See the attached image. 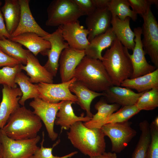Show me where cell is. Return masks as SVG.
<instances>
[{"label":"cell","instance_id":"cell-34","mask_svg":"<svg viewBox=\"0 0 158 158\" xmlns=\"http://www.w3.org/2000/svg\"><path fill=\"white\" fill-rule=\"evenodd\" d=\"M21 64L12 67L4 66L0 69V85H6L12 88L17 87L15 79L17 73L21 71Z\"/></svg>","mask_w":158,"mask_h":158},{"label":"cell","instance_id":"cell-3","mask_svg":"<svg viewBox=\"0 0 158 158\" xmlns=\"http://www.w3.org/2000/svg\"><path fill=\"white\" fill-rule=\"evenodd\" d=\"M42 126L40 118L24 106L20 107L11 115L1 129L12 139L23 140L36 137Z\"/></svg>","mask_w":158,"mask_h":158},{"label":"cell","instance_id":"cell-13","mask_svg":"<svg viewBox=\"0 0 158 158\" xmlns=\"http://www.w3.org/2000/svg\"><path fill=\"white\" fill-rule=\"evenodd\" d=\"M63 37L67 42L70 47L78 50H85L90 44L87 36L89 32L87 29L76 20L59 26Z\"/></svg>","mask_w":158,"mask_h":158},{"label":"cell","instance_id":"cell-17","mask_svg":"<svg viewBox=\"0 0 158 158\" xmlns=\"http://www.w3.org/2000/svg\"><path fill=\"white\" fill-rule=\"evenodd\" d=\"M30 1L19 0L21 11L20 18L18 26L11 37L26 32H32L44 38L50 34L42 29L35 20L30 8Z\"/></svg>","mask_w":158,"mask_h":158},{"label":"cell","instance_id":"cell-35","mask_svg":"<svg viewBox=\"0 0 158 158\" xmlns=\"http://www.w3.org/2000/svg\"><path fill=\"white\" fill-rule=\"evenodd\" d=\"M44 141V133H42V140L41 143L40 147H38L31 158H70L78 153L77 151L72 152L69 154L62 156H55L52 154V152L54 147L59 142L58 141L52 147H44L43 143Z\"/></svg>","mask_w":158,"mask_h":158},{"label":"cell","instance_id":"cell-18","mask_svg":"<svg viewBox=\"0 0 158 158\" xmlns=\"http://www.w3.org/2000/svg\"><path fill=\"white\" fill-rule=\"evenodd\" d=\"M21 68L30 77L29 80L32 83H53L54 76L52 74L40 64L37 58L30 51L27 54L26 65L21 64Z\"/></svg>","mask_w":158,"mask_h":158},{"label":"cell","instance_id":"cell-43","mask_svg":"<svg viewBox=\"0 0 158 158\" xmlns=\"http://www.w3.org/2000/svg\"><path fill=\"white\" fill-rule=\"evenodd\" d=\"M152 123L155 127L158 128V117L157 116Z\"/></svg>","mask_w":158,"mask_h":158},{"label":"cell","instance_id":"cell-33","mask_svg":"<svg viewBox=\"0 0 158 158\" xmlns=\"http://www.w3.org/2000/svg\"><path fill=\"white\" fill-rule=\"evenodd\" d=\"M140 111L135 105L122 107L111 114L106 120L105 124L107 123H121L128 121Z\"/></svg>","mask_w":158,"mask_h":158},{"label":"cell","instance_id":"cell-26","mask_svg":"<svg viewBox=\"0 0 158 158\" xmlns=\"http://www.w3.org/2000/svg\"><path fill=\"white\" fill-rule=\"evenodd\" d=\"M120 106L117 104H108L103 99L100 100L94 106L97 113L93 115L89 121L84 123V125L89 128H101L107 119L118 110Z\"/></svg>","mask_w":158,"mask_h":158},{"label":"cell","instance_id":"cell-36","mask_svg":"<svg viewBox=\"0 0 158 158\" xmlns=\"http://www.w3.org/2000/svg\"><path fill=\"white\" fill-rule=\"evenodd\" d=\"M130 6L133 11L137 15L141 16L146 13L150 6L155 4L158 5V0H128Z\"/></svg>","mask_w":158,"mask_h":158},{"label":"cell","instance_id":"cell-8","mask_svg":"<svg viewBox=\"0 0 158 158\" xmlns=\"http://www.w3.org/2000/svg\"><path fill=\"white\" fill-rule=\"evenodd\" d=\"M128 121L121 123H107L101 128L105 136H108L111 143V152H121L136 136V131L131 126Z\"/></svg>","mask_w":158,"mask_h":158},{"label":"cell","instance_id":"cell-9","mask_svg":"<svg viewBox=\"0 0 158 158\" xmlns=\"http://www.w3.org/2000/svg\"><path fill=\"white\" fill-rule=\"evenodd\" d=\"M76 80L73 78L68 82L60 83H41L35 84L39 93V98L51 103H57L63 101L76 103L77 97L71 93L69 89L70 85Z\"/></svg>","mask_w":158,"mask_h":158},{"label":"cell","instance_id":"cell-30","mask_svg":"<svg viewBox=\"0 0 158 158\" xmlns=\"http://www.w3.org/2000/svg\"><path fill=\"white\" fill-rule=\"evenodd\" d=\"M141 134L131 158H145L147 150L151 141L150 125L147 120L139 124Z\"/></svg>","mask_w":158,"mask_h":158},{"label":"cell","instance_id":"cell-20","mask_svg":"<svg viewBox=\"0 0 158 158\" xmlns=\"http://www.w3.org/2000/svg\"><path fill=\"white\" fill-rule=\"evenodd\" d=\"M73 103H74L70 101H62L54 123L56 125L61 127V131L63 130H69L71 126L77 121L85 122L92 118L84 116V113L82 114L80 116H76L72 106Z\"/></svg>","mask_w":158,"mask_h":158},{"label":"cell","instance_id":"cell-14","mask_svg":"<svg viewBox=\"0 0 158 158\" xmlns=\"http://www.w3.org/2000/svg\"><path fill=\"white\" fill-rule=\"evenodd\" d=\"M85 56V50H78L69 47L62 52L59 59V73L61 83L74 78L75 69Z\"/></svg>","mask_w":158,"mask_h":158},{"label":"cell","instance_id":"cell-44","mask_svg":"<svg viewBox=\"0 0 158 158\" xmlns=\"http://www.w3.org/2000/svg\"><path fill=\"white\" fill-rule=\"evenodd\" d=\"M2 148L1 143L0 140V158H2Z\"/></svg>","mask_w":158,"mask_h":158},{"label":"cell","instance_id":"cell-1","mask_svg":"<svg viewBox=\"0 0 158 158\" xmlns=\"http://www.w3.org/2000/svg\"><path fill=\"white\" fill-rule=\"evenodd\" d=\"M69 130L67 132L68 138L74 147L84 154L91 157L105 152V136L101 128H89L79 121Z\"/></svg>","mask_w":158,"mask_h":158},{"label":"cell","instance_id":"cell-24","mask_svg":"<svg viewBox=\"0 0 158 158\" xmlns=\"http://www.w3.org/2000/svg\"><path fill=\"white\" fill-rule=\"evenodd\" d=\"M130 19L128 17L121 20L117 16H112L111 25L116 37L122 45L128 49L133 51L135 45V34L130 28Z\"/></svg>","mask_w":158,"mask_h":158},{"label":"cell","instance_id":"cell-4","mask_svg":"<svg viewBox=\"0 0 158 158\" xmlns=\"http://www.w3.org/2000/svg\"><path fill=\"white\" fill-rule=\"evenodd\" d=\"M74 78L97 92H104L113 85L101 61L86 56L76 68Z\"/></svg>","mask_w":158,"mask_h":158},{"label":"cell","instance_id":"cell-27","mask_svg":"<svg viewBox=\"0 0 158 158\" xmlns=\"http://www.w3.org/2000/svg\"><path fill=\"white\" fill-rule=\"evenodd\" d=\"M0 10L6 30L11 35L18 26L20 18L21 11L19 0H5Z\"/></svg>","mask_w":158,"mask_h":158},{"label":"cell","instance_id":"cell-21","mask_svg":"<svg viewBox=\"0 0 158 158\" xmlns=\"http://www.w3.org/2000/svg\"><path fill=\"white\" fill-rule=\"evenodd\" d=\"M10 40L25 46L35 56L39 53L42 55L51 47L49 41L34 32L21 34L11 37Z\"/></svg>","mask_w":158,"mask_h":158},{"label":"cell","instance_id":"cell-11","mask_svg":"<svg viewBox=\"0 0 158 158\" xmlns=\"http://www.w3.org/2000/svg\"><path fill=\"white\" fill-rule=\"evenodd\" d=\"M43 38L49 41L51 44L50 49L42 54L47 56L48 57L44 66L54 77H55L59 66V61L61 54L64 49L69 46L64 40L59 27L53 32Z\"/></svg>","mask_w":158,"mask_h":158},{"label":"cell","instance_id":"cell-15","mask_svg":"<svg viewBox=\"0 0 158 158\" xmlns=\"http://www.w3.org/2000/svg\"><path fill=\"white\" fill-rule=\"evenodd\" d=\"M111 18V14L108 8H97L87 16L85 22L90 42L95 37L104 33L110 27Z\"/></svg>","mask_w":158,"mask_h":158},{"label":"cell","instance_id":"cell-32","mask_svg":"<svg viewBox=\"0 0 158 158\" xmlns=\"http://www.w3.org/2000/svg\"><path fill=\"white\" fill-rule=\"evenodd\" d=\"M140 111L152 110L158 107V87L144 92L135 104Z\"/></svg>","mask_w":158,"mask_h":158},{"label":"cell","instance_id":"cell-6","mask_svg":"<svg viewBox=\"0 0 158 158\" xmlns=\"http://www.w3.org/2000/svg\"><path fill=\"white\" fill-rule=\"evenodd\" d=\"M40 137L23 140H15L7 136L0 129V140L2 158H31L38 147Z\"/></svg>","mask_w":158,"mask_h":158},{"label":"cell","instance_id":"cell-37","mask_svg":"<svg viewBox=\"0 0 158 158\" xmlns=\"http://www.w3.org/2000/svg\"><path fill=\"white\" fill-rule=\"evenodd\" d=\"M151 141L145 158H158V128L150 125Z\"/></svg>","mask_w":158,"mask_h":158},{"label":"cell","instance_id":"cell-12","mask_svg":"<svg viewBox=\"0 0 158 158\" xmlns=\"http://www.w3.org/2000/svg\"><path fill=\"white\" fill-rule=\"evenodd\" d=\"M135 34V45L132 54L129 55L132 64L133 73L130 78H134L151 73L157 68L149 64L145 56V54L142 43V29L140 27L134 29Z\"/></svg>","mask_w":158,"mask_h":158},{"label":"cell","instance_id":"cell-45","mask_svg":"<svg viewBox=\"0 0 158 158\" xmlns=\"http://www.w3.org/2000/svg\"><path fill=\"white\" fill-rule=\"evenodd\" d=\"M1 4H2V2L1 1H0V6H1Z\"/></svg>","mask_w":158,"mask_h":158},{"label":"cell","instance_id":"cell-7","mask_svg":"<svg viewBox=\"0 0 158 158\" xmlns=\"http://www.w3.org/2000/svg\"><path fill=\"white\" fill-rule=\"evenodd\" d=\"M143 20L142 43L145 54H147L157 69L158 68V23L150 8L141 16Z\"/></svg>","mask_w":158,"mask_h":158},{"label":"cell","instance_id":"cell-46","mask_svg":"<svg viewBox=\"0 0 158 158\" xmlns=\"http://www.w3.org/2000/svg\"></svg>","mask_w":158,"mask_h":158},{"label":"cell","instance_id":"cell-29","mask_svg":"<svg viewBox=\"0 0 158 158\" xmlns=\"http://www.w3.org/2000/svg\"><path fill=\"white\" fill-rule=\"evenodd\" d=\"M0 47L8 56L26 64L27 54L29 51L24 49L21 44L4 37L0 40Z\"/></svg>","mask_w":158,"mask_h":158},{"label":"cell","instance_id":"cell-2","mask_svg":"<svg viewBox=\"0 0 158 158\" xmlns=\"http://www.w3.org/2000/svg\"><path fill=\"white\" fill-rule=\"evenodd\" d=\"M130 54L116 37L102 56L101 61L113 85L120 86L123 81L131 76L133 68Z\"/></svg>","mask_w":158,"mask_h":158},{"label":"cell","instance_id":"cell-25","mask_svg":"<svg viewBox=\"0 0 158 158\" xmlns=\"http://www.w3.org/2000/svg\"><path fill=\"white\" fill-rule=\"evenodd\" d=\"M120 86L137 91L141 93L158 87V68L153 72L134 78L124 80Z\"/></svg>","mask_w":158,"mask_h":158},{"label":"cell","instance_id":"cell-39","mask_svg":"<svg viewBox=\"0 0 158 158\" xmlns=\"http://www.w3.org/2000/svg\"><path fill=\"white\" fill-rule=\"evenodd\" d=\"M21 63L6 54L0 47V68L4 66L13 67Z\"/></svg>","mask_w":158,"mask_h":158},{"label":"cell","instance_id":"cell-23","mask_svg":"<svg viewBox=\"0 0 158 158\" xmlns=\"http://www.w3.org/2000/svg\"><path fill=\"white\" fill-rule=\"evenodd\" d=\"M69 89L70 91L74 93L77 97L78 101L76 103L86 112V116L92 118L93 114L90 109L92 102L98 97L104 96V93L91 90L82 83L76 80L70 85Z\"/></svg>","mask_w":158,"mask_h":158},{"label":"cell","instance_id":"cell-31","mask_svg":"<svg viewBox=\"0 0 158 158\" xmlns=\"http://www.w3.org/2000/svg\"><path fill=\"white\" fill-rule=\"evenodd\" d=\"M108 8L112 16H117L121 20L128 17L134 21L137 19V15L130 9L128 0H111Z\"/></svg>","mask_w":158,"mask_h":158},{"label":"cell","instance_id":"cell-40","mask_svg":"<svg viewBox=\"0 0 158 158\" xmlns=\"http://www.w3.org/2000/svg\"><path fill=\"white\" fill-rule=\"evenodd\" d=\"M4 20L0 8V40L2 39L4 37L10 39L11 36L6 30Z\"/></svg>","mask_w":158,"mask_h":158},{"label":"cell","instance_id":"cell-19","mask_svg":"<svg viewBox=\"0 0 158 158\" xmlns=\"http://www.w3.org/2000/svg\"><path fill=\"white\" fill-rule=\"evenodd\" d=\"M107 102L122 107L135 105L144 92L136 93L130 89L113 85L103 92Z\"/></svg>","mask_w":158,"mask_h":158},{"label":"cell","instance_id":"cell-22","mask_svg":"<svg viewBox=\"0 0 158 158\" xmlns=\"http://www.w3.org/2000/svg\"><path fill=\"white\" fill-rule=\"evenodd\" d=\"M111 27L104 33L95 37L85 50V56L101 61L103 50L111 46L116 37Z\"/></svg>","mask_w":158,"mask_h":158},{"label":"cell","instance_id":"cell-16","mask_svg":"<svg viewBox=\"0 0 158 158\" xmlns=\"http://www.w3.org/2000/svg\"><path fill=\"white\" fill-rule=\"evenodd\" d=\"M0 104V129L6 124L11 115L20 107L19 101L22 94L20 88L3 85Z\"/></svg>","mask_w":158,"mask_h":158},{"label":"cell","instance_id":"cell-10","mask_svg":"<svg viewBox=\"0 0 158 158\" xmlns=\"http://www.w3.org/2000/svg\"><path fill=\"white\" fill-rule=\"evenodd\" d=\"M62 101L57 103L45 102L39 98L34 99L29 103L33 109V113L44 123L48 135L52 141H55L58 134L54 129L56 114L60 107Z\"/></svg>","mask_w":158,"mask_h":158},{"label":"cell","instance_id":"cell-41","mask_svg":"<svg viewBox=\"0 0 158 158\" xmlns=\"http://www.w3.org/2000/svg\"><path fill=\"white\" fill-rule=\"evenodd\" d=\"M96 8H108L111 0H93Z\"/></svg>","mask_w":158,"mask_h":158},{"label":"cell","instance_id":"cell-42","mask_svg":"<svg viewBox=\"0 0 158 158\" xmlns=\"http://www.w3.org/2000/svg\"><path fill=\"white\" fill-rule=\"evenodd\" d=\"M89 158H117L116 154L112 152H105L100 155L90 157Z\"/></svg>","mask_w":158,"mask_h":158},{"label":"cell","instance_id":"cell-38","mask_svg":"<svg viewBox=\"0 0 158 158\" xmlns=\"http://www.w3.org/2000/svg\"><path fill=\"white\" fill-rule=\"evenodd\" d=\"M84 15L92 14L96 7L93 0H74Z\"/></svg>","mask_w":158,"mask_h":158},{"label":"cell","instance_id":"cell-28","mask_svg":"<svg viewBox=\"0 0 158 158\" xmlns=\"http://www.w3.org/2000/svg\"><path fill=\"white\" fill-rule=\"evenodd\" d=\"M15 82L18 84L22 95L19 101L20 105L24 106L25 101L29 99L39 98V93L35 84L31 83L29 78L21 71L17 73Z\"/></svg>","mask_w":158,"mask_h":158},{"label":"cell","instance_id":"cell-5","mask_svg":"<svg viewBox=\"0 0 158 158\" xmlns=\"http://www.w3.org/2000/svg\"><path fill=\"white\" fill-rule=\"evenodd\" d=\"M48 26H59L78 20L84 16L74 0H54L47 9Z\"/></svg>","mask_w":158,"mask_h":158}]
</instances>
